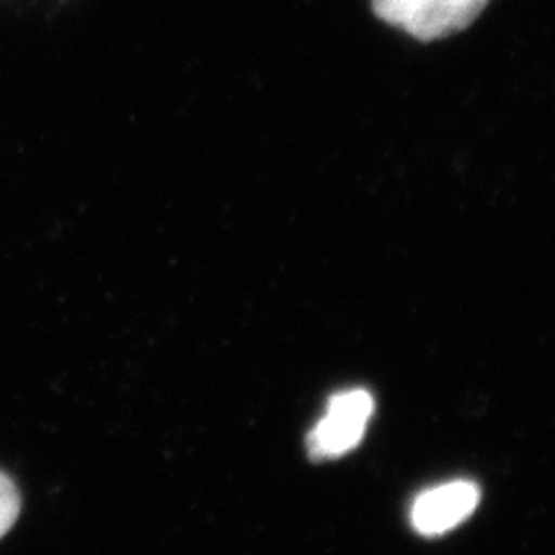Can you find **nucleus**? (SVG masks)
I'll return each mask as SVG.
<instances>
[{"label":"nucleus","mask_w":555,"mask_h":555,"mask_svg":"<svg viewBox=\"0 0 555 555\" xmlns=\"http://www.w3.org/2000/svg\"><path fill=\"white\" fill-rule=\"evenodd\" d=\"M479 498V488L467 479L433 486L414 500L412 527L420 535H444L474 515Z\"/></svg>","instance_id":"7ed1b4c3"},{"label":"nucleus","mask_w":555,"mask_h":555,"mask_svg":"<svg viewBox=\"0 0 555 555\" xmlns=\"http://www.w3.org/2000/svg\"><path fill=\"white\" fill-rule=\"evenodd\" d=\"M375 412V399L366 389H346L330 399L325 414L307 435L313 461H330L350 453L364 438Z\"/></svg>","instance_id":"f03ea898"},{"label":"nucleus","mask_w":555,"mask_h":555,"mask_svg":"<svg viewBox=\"0 0 555 555\" xmlns=\"http://www.w3.org/2000/svg\"><path fill=\"white\" fill-rule=\"evenodd\" d=\"M490 0H373V13L420 41H435L467 29Z\"/></svg>","instance_id":"f257e3e1"},{"label":"nucleus","mask_w":555,"mask_h":555,"mask_svg":"<svg viewBox=\"0 0 555 555\" xmlns=\"http://www.w3.org/2000/svg\"><path fill=\"white\" fill-rule=\"evenodd\" d=\"M21 511V496L11 477L0 472V537L4 535L17 520Z\"/></svg>","instance_id":"20e7f679"}]
</instances>
